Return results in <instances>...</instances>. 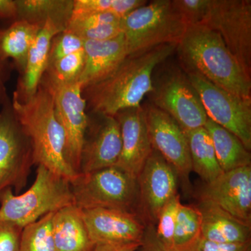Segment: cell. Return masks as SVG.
<instances>
[{"label":"cell","instance_id":"obj_1","mask_svg":"<svg viewBox=\"0 0 251 251\" xmlns=\"http://www.w3.org/2000/svg\"><path fill=\"white\" fill-rule=\"evenodd\" d=\"M176 46L166 44L128 56L108 76L82 90L86 110L115 117L122 110L140 106L144 97L153 90V71Z\"/></svg>","mask_w":251,"mask_h":251},{"label":"cell","instance_id":"obj_2","mask_svg":"<svg viewBox=\"0 0 251 251\" xmlns=\"http://www.w3.org/2000/svg\"><path fill=\"white\" fill-rule=\"evenodd\" d=\"M176 49L191 72L237 97L251 99V78L219 33L202 24L188 25Z\"/></svg>","mask_w":251,"mask_h":251},{"label":"cell","instance_id":"obj_3","mask_svg":"<svg viewBox=\"0 0 251 251\" xmlns=\"http://www.w3.org/2000/svg\"><path fill=\"white\" fill-rule=\"evenodd\" d=\"M12 107L32 145L34 165L72 181L77 177L65 158V136L54 112L52 94L41 82L37 92L27 101L13 99Z\"/></svg>","mask_w":251,"mask_h":251},{"label":"cell","instance_id":"obj_4","mask_svg":"<svg viewBox=\"0 0 251 251\" xmlns=\"http://www.w3.org/2000/svg\"><path fill=\"white\" fill-rule=\"evenodd\" d=\"M74 204L71 181L38 166L36 179L23 194L11 188L0 192V221L24 228L50 213Z\"/></svg>","mask_w":251,"mask_h":251},{"label":"cell","instance_id":"obj_5","mask_svg":"<svg viewBox=\"0 0 251 251\" xmlns=\"http://www.w3.org/2000/svg\"><path fill=\"white\" fill-rule=\"evenodd\" d=\"M128 56L158 46L178 44L187 25L173 0H154L138 8L120 20Z\"/></svg>","mask_w":251,"mask_h":251},{"label":"cell","instance_id":"obj_6","mask_svg":"<svg viewBox=\"0 0 251 251\" xmlns=\"http://www.w3.org/2000/svg\"><path fill=\"white\" fill-rule=\"evenodd\" d=\"M74 204L81 210L108 208L136 214V178L116 166L80 173L71 181Z\"/></svg>","mask_w":251,"mask_h":251},{"label":"cell","instance_id":"obj_7","mask_svg":"<svg viewBox=\"0 0 251 251\" xmlns=\"http://www.w3.org/2000/svg\"><path fill=\"white\" fill-rule=\"evenodd\" d=\"M34 165L31 140L9 99L0 111V192L7 188L21 192Z\"/></svg>","mask_w":251,"mask_h":251},{"label":"cell","instance_id":"obj_8","mask_svg":"<svg viewBox=\"0 0 251 251\" xmlns=\"http://www.w3.org/2000/svg\"><path fill=\"white\" fill-rule=\"evenodd\" d=\"M41 82L52 94L55 115L65 136L66 160L73 171L79 175L81 153L89 122L82 87L78 82H57L45 74Z\"/></svg>","mask_w":251,"mask_h":251},{"label":"cell","instance_id":"obj_9","mask_svg":"<svg viewBox=\"0 0 251 251\" xmlns=\"http://www.w3.org/2000/svg\"><path fill=\"white\" fill-rule=\"evenodd\" d=\"M202 25L219 33L251 78V1L210 0Z\"/></svg>","mask_w":251,"mask_h":251},{"label":"cell","instance_id":"obj_10","mask_svg":"<svg viewBox=\"0 0 251 251\" xmlns=\"http://www.w3.org/2000/svg\"><path fill=\"white\" fill-rule=\"evenodd\" d=\"M187 77L196 90L208 118L233 133L251 150V99L241 98L218 87L197 73Z\"/></svg>","mask_w":251,"mask_h":251},{"label":"cell","instance_id":"obj_11","mask_svg":"<svg viewBox=\"0 0 251 251\" xmlns=\"http://www.w3.org/2000/svg\"><path fill=\"white\" fill-rule=\"evenodd\" d=\"M153 86L150 94L154 106L173 117L184 131L204 126L207 115L187 75L174 71L163 75Z\"/></svg>","mask_w":251,"mask_h":251},{"label":"cell","instance_id":"obj_12","mask_svg":"<svg viewBox=\"0 0 251 251\" xmlns=\"http://www.w3.org/2000/svg\"><path fill=\"white\" fill-rule=\"evenodd\" d=\"M178 180L174 168L153 149L137 177L136 214L147 226H156L163 206L177 194Z\"/></svg>","mask_w":251,"mask_h":251},{"label":"cell","instance_id":"obj_13","mask_svg":"<svg viewBox=\"0 0 251 251\" xmlns=\"http://www.w3.org/2000/svg\"><path fill=\"white\" fill-rule=\"evenodd\" d=\"M145 112L151 147L174 168L189 191L192 167L186 133L173 117L154 105H150Z\"/></svg>","mask_w":251,"mask_h":251},{"label":"cell","instance_id":"obj_14","mask_svg":"<svg viewBox=\"0 0 251 251\" xmlns=\"http://www.w3.org/2000/svg\"><path fill=\"white\" fill-rule=\"evenodd\" d=\"M196 196L198 201L212 203L251 226V166L224 172L213 181L203 183Z\"/></svg>","mask_w":251,"mask_h":251},{"label":"cell","instance_id":"obj_15","mask_svg":"<svg viewBox=\"0 0 251 251\" xmlns=\"http://www.w3.org/2000/svg\"><path fill=\"white\" fill-rule=\"evenodd\" d=\"M82 153L80 173H91L116 166L122 150L120 125L115 117L92 114Z\"/></svg>","mask_w":251,"mask_h":251},{"label":"cell","instance_id":"obj_16","mask_svg":"<svg viewBox=\"0 0 251 251\" xmlns=\"http://www.w3.org/2000/svg\"><path fill=\"white\" fill-rule=\"evenodd\" d=\"M82 217L94 244H140L147 225L136 214L108 208L82 210Z\"/></svg>","mask_w":251,"mask_h":251},{"label":"cell","instance_id":"obj_17","mask_svg":"<svg viewBox=\"0 0 251 251\" xmlns=\"http://www.w3.org/2000/svg\"><path fill=\"white\" fill-rule=\"evenodd\" d=\"M120 125L122 150L116 164L133 177H138L153 148L150 143L145 109H126L115 116Z\"/></svg>","mask_w":251,"mask_h":251},{"label":"cell","instance_id":"obj_18","mask_svg":"<svg viewBox=\"0 0 251 251\" xmlns=\"http://www.w3.org/2000/svg\"><path fill=\"white\" fill-rule=\"evenodd\" d=\"M85 64L78 82L82 90L103 80L117 69L127 57L122 33L106 41H85Z\"/></svg>","mask_w":251,"mask_h":251},{"label":"cell","instance_id":"obj_19","mask_svg":"<svg viewBox=\"0 0 251 251\" xmlns=\"http://www.w3.org/2000/svg\"><path fill=\"white\" fill-rule=\"evenodd\" d=\"M63 31L64 29L51 21H48L41 27L29 50L25 68L18 80L13 99L20 102L27 101L36 93L49 64L51 41Z\"/></svg>","mask_w":251,"mask_h":251},{"label":"cell","instance_id":"obj_20","mask_svg":"<svg viewBox=\"0 0 251 251\" xmlns=\"http://www.w3.org/2000/svg\"><path fill=\"white\" fill-rule=\"evenodd\" d=\"M196 206L202 214V239L222 244L251 241L250 225L244 224L212 203L198 201Z\"/></svg>","mask_w":251,"mask_h":251},{"label":"cell","instance_id":"obj_21","mask_svg":"<svg viewBox=\"0 0 251 251\" xmlns=\"http://www.w3.org/2000/svg\"><path fill=\"white\" fill-rule=\"evenodd\" d=\"M52 235L56 251H92V242L82 217V210L74 204L64 206L53 214Z\"/></svg>","mask_w":251,"mask_h":251},{"label":"cell","instance_id":"obj_22","mask_svg":"<svg viewBox=\"0 0 251 251\" xmlns=\"http://www.w3.org/2000/svg\"><path fill=\"white\" fill-rule=\"evenodd\" d=\"M41 29L38 25L16 20L9 27L0 29V59L4 61L13 59L22 74L29 50Z\"/></svg>","mask_w":251,"mask_h":251},{"label":"cell","instance_id":"obj_23","mask_svg":"<svg viewBox=\"0 0 251 251\" xmlns=\"http://www.w3.org/2000/svg\"><path fill=\"white\" fill-rule=\"evenodd\" d=\"M204 128L209 133L219 162L224 172L251 166V154L240 140L208 118Z\"/></svg>","mask_w":251,"mask_h":251},{"label":"cell","instance_id":"obj_24","mask_svg":"<svg viewBox=\"0 0 251 251\" xmlns=\"http://www.w3.org/2000/svg\"><path fill=\"white\" fill-rule=\"evenodd\" d=\"M17 18L41 27L48 21L65 30L72 17L74 0H16Z\"/></svg>","mask_w":251,"mask_h":251},{"label":"cell","instance_id":"obj_25","mask_svg":"<svg viewBox=\"0 0 251 251\" xmlns=\"http://www.w3.org/2000/svg\"><path fill=\"white\" fill-rule=\"evenodd\" d=\"M184 132L187 137L192 171L201 178L203 183L213 181L224 173L205 128L201 127Z\"/></svg>","mask_w":251,"mask_h":251},{"label":"cell","instance_id":"obj_26","mask_svg":"<svg viewBox=\"0 0 251 251\" xmlns=\"http://www.w3.org/2000/svg\"><path fill=\"white\" fill-rule=\"evenodd\" d=\"M54 213L23 228L21 251H56L52 235Z\"/></svg>","mask_w":251,"mask_h":251},{"label":"cell","instance_id":"obj_27","mask_svg":"<svg viewBox=\"0 0 251 251\" xmlns=\"http://www.w3.org/2000/svg\"><path fill=\"white\" fill-rule=\"evenodd\" d=\"M202 224V214L196 204H180L175 227V245H187L201 239Z\"/></svg>","mask_w":251,"mask_h":251},{"label":"cell","instance_id":"obj_28","mask_svg":"<svg viewBox=\"0 0 251 251\" xmlns=\"http://www.w3.org/2000/svg\"><path fill=\"white\" fill-rule=\"evenodd\" d=\"M85 64L83 49L48 65L45 75L64 83L78 82Z\"/></svg>","mask_w":251,"mask_h":251},{"label":"cell","instance_id":"obj_29","mask_svg":"<svg viewBox=\"0 0 251 251\" xmlns=\"http://www.w3.org/2000/svg\"><path fill=\"white\" fill-rule=\"evenodd\" d=\"M181 202L180 195H175L161 209L158 216L155 231L158 239L169 246H175L174 237L178 210Z\"/></svg>","mask_w":251,"mask_h":251},{"label":"cell","instance_id":"obj_30","mask_svg":"<svg viewBox=\"0 0 251 251\" xmlns=\"http://www.w3.org/2000/svg\"><path fill=\"white\" fill-rule=\"evenodd\" d=\"M83 46L84 41L82 39L65 29L54 36L51 41L48 65L80 50L83 49Z\"/></svg>","mask_w":251,"mask_h":251},{"label":"cell","instance_id":"obj_31","mask_svg":"<svg viewBox=\"0 0 251 251\" xmlns=\"http://www.w3.org/2000/svg\"><path fill=\"white\" fill-rule=\"evenodd\" d=\"M66 29L75 34L84 41L110 40L122 34L120 23L69 27L66 28Z\"/></svg>","mask_w":251,"mask_h":251},{"label":"cell","instance_id":"obj_32","mask_svg":"<svg viewBox=\"0 0 251 251\" xmlns=\"http://www.w3.org/2000/svg\"><path fill=\"white\" fill-rule=\"evenodd\" d=\"M201 239L187 245H167L157 237L155 226L149 225L136 251H201Z\"/></svg>","mask_w":251,"mask_h":251},{"label":"cell","instance_id":"obj_33","mask_svg":"<svg viewBox=\"0 0 251 251\" xmlns=\"http://www.w3.org/2000/svg\"><path fill=\"white\" fill-rule=\"evenodd\" d=\"M175 8L188 25L202 24L210 0H173Z\"/></svg>","mask_w":251,"mask_h":251},{"label":"cell","instance_id":"obj_34","mask_svg":"<svg viewBox=\"0 0 251 251\" xmlns=\"http://www.w3.org/2000/svg\"><path fill=\"white\" fill-rule=\"evenodd\" d=\"M22 227L0 221V251H21Z\"/></svg>","mask_w":251,"mask_h":251},{"label":"cell","instance_id":"obj_35","mask_svg":"<svg viewBox=\"0 0 251 251\" xmlns=\"http://www.w3.org/2000/svg\"><path fill=\"white\" fill-rule=\"evenodd\" d=\"M112 0H74L71 19L98 13L110 12Z\"/></svg>","mask_w":251,"mask_h":251},{"label":"cell","instance_id":"obj_36","mask_svg":"<svg viewBox=\"0 0 251 251\" xmlns=\"http://www.w3.org/2000/svg\"><path fill=\"white\" fill-rule=\"evenodd\" d=\"M201 251H251V241L244 243H215L201 239Z\"/></svg>","mask_w":251,"mask_h":251},{"label":"cell","instance_id":"obj_37","mask_svg":"<svg viewBox=\"0 0 251 251\" xmlns=\"http://www.w3.org/2000/svg\"><path fill=\"white\" fill-rule=\"evenodd\" d=\"M147 3L146 0H112L110 12L122 19Z\"/></svg>","mask_w":251,"mask_h":251},{"label":"cell","instance_id":"obj_38","mask_svg":"<svg viewBox=\"0 0 251 251\" xmlns=\"http://www.w3.org/2000/svg\"><path fill=\"white\" fill-rule=\"evenodd\" d=\"M10 72L11 65L9 61L0 59V106H2L9 99L6 92V85L9 78Z\"/></svg>","mask_w":251,"mask_h":251},{"label":"cell","instance_id":"obj_39","mask_svg":"<svg viewBox=\"0 0 251 251\" xmlns=\"http://www.w3.org/2000/svg\"><path fill=\"white\" fill-rule=\"evenodd\" d=\"M140 244H112V243H99L96 244L92 251H136Z\"/></svg>","mask_w":251,"mask_h":251},{"label":"cell","instance_id":"obj_40","mask_svg":"<svg viewBox=\"0 0 251 251\" xmlns=\"http://www.w3.org/2000/svg\"><path fill=\"white\" fill-rule=\"evenodd\" d=\"M0 18H17L16 0H0Z\"/></svg>","mask_w":251,"mask_h":251}]
</instances>
